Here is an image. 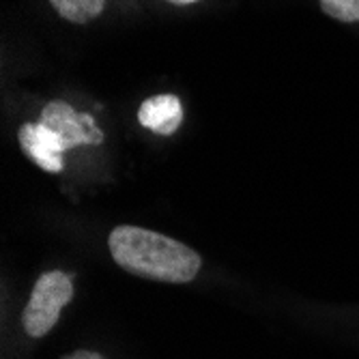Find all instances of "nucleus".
Wrapping results in <instances>:
<instances>
[{"instance_id":"nucleus-1","label":"nucleus","mask_w":359,"mask_h":359,"mask_svg":"<svg viewBox=\"0 0 359 359\" xmlns=\"http://www.w3.org/2000/svg\"><path fill=\"white\" fill-rule=\"evenodd\" d=\"M114 263L127 273L164 284H187L203 267L189 245L140 226H116L108 237Z\"/></svg>"},{"instance_id":"nucleus-2","label":"nucleus","mask_w":359,"mask_h":359,"mask_svg":"<svg viewBox=\"0 0 359 359\" xmlns=\"http://www.w3.org/2000/svg\"><path fill=\"white\" fill-rule=\"evenodd\" d=\"M74 297L72 276L65 271H46L32 286L30 299L22 312V327L30 338H43L58 323L62 308Z\"/></svg>"},{"instance_id":"nucleus-3","label":"nucleus","mask_w":359,"mask_h":359,"mask_svg":"<svg viewBox=\"0 0 359 359\" xmlns=\"http://www.w3.org/2000/svg\"><path fill=\"white\" fill-rule=\"evenodd\" d=\"M39 121L54 129L67 142L69 151L76 147H100L104 142V132L95 123V118L86 112H76L67 102H50L41 110Z\"/></svg>"},{"instance_id":"nucleus-4","label":"nucleus","mask_w":359,"mask_h":359,"mask_svg":"<svg viewBox=\"0 0 359 359\" xmlns=\"http://www.w3.org/2000/svg\"><path fill=\"white\" fill-rule=\"evenodd\" d=\"M20 147L24 155L37 164L46 172H60L65 168L62 164V153L69 151L67 142H65L54 129L43 125L41 121L37 123H24L20 127Z\"/></svg>"},{"instance_id":"nucleus-5","label":"nucleus","mask_w":359,"mask_h":359,"mask_svg":"<svg viewBox=\"0 0 359 359\" xmlns=\"http://www.w3.org/2000/svg\"><path fill=\"white\" fill-rule=\"evenodd\" d=\"M138 121L153 134L172 136L183 123V104L177 95L170 93L149 97L138 110Z\"/></svg>"},{"instance_id":"nucleus-6","label":"nucleus","mask_w":359,"mask_h":359,"mask_svg":"<svg viewBox=\"0 0 359 359\" xmlns=\"http://www.w3.org/2000/svg\"><path fill=\"white\" fill-rule=\"evenodd\" d=\"M50 5L62 20L74 24H88L90 20L102 15L106 0H50Z\"/></svg>"},{"instance_id":"nucleus-7","label":"nucleus","mask_w":359,"mask_h":359,"mask_svg":"<svg viewBox=\"0 0 359 359\" xmlns=\"http://www.w3.org/2000/svg\"><path fill=\"white\" fill-rule=\"evenodd\" d=\"M323 13L338 22H359V0H318Z\"/></svg>"},{"instance_id":"nucleus-8","label":"nucleus","mask_w":359,"mask_h":359,"mask_svg":"<svg viewBox=\"0 0 359 359\" xmlns=\"http://www.w3.org/2000/svg\"><path fill=\"white\" fill-rule=\"evenodd\" d=\"M60 359H106L104 355H100V353H95V351H74L72 355H65V357H60Z\"/></svg>"},{"instance_id":"nucleus-9","label":"nucleus","mask_w":359,"mask_h":359,"mask_svg":"<svg viewBox=\"0 0 359 359\" xmlns=\"http://www.w3.org/2000/svg\"><path fill=\"white\" fill-rule=\"evenodd\" d=\"M168 3H175V5H191L196 0H168Z\"/></svg>"}]
</instances>
